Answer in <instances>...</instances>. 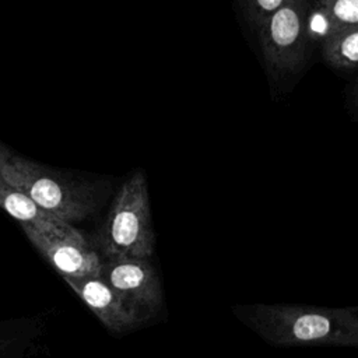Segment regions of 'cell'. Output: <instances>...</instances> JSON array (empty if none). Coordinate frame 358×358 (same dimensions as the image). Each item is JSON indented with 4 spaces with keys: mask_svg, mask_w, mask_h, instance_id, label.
I'll use <instances>...</instances> for the list:
<instances>
[{
    "mask_svg": "<svg viewBox=\"0 0 358 358\" xmlns=\"http://www.w3.org/2000/svg\"><path fill=\"white\" fill-rule=\"evenodd\" d=\"M285 0H238L246 22L257 31Z\"/></svg>",
    "mask_w": 358,
    "mask_h": 358,
    "instance_id": "8fae6325",
    "label": "cell"
},
{
    "mask_svg": "<svg viewBox=\"0 0 358 358\" xmlns=\"http://www.w3.org/2000/svg\"><path fill=\"white\" fill-rule=\"evenodd\" d=\"M319 24L309 41L319 36L323 42L330 35L358 25V0H308V32Z\"/></svg>",
    "mask_w": 358,
    "mask_h": 358,
    "instance_id": "9c48e42d",
    "label": "cell"
},
{
    "mask_svg": "<svg viewBox=\"0 0 358 358\" xmlns=\"http://www.w3.org/2000/svg\"><path fill=\"white\" fill-rule=\"evenodd\" d=\"M324 62L337 70L358 67V25L326 38L322 45Z\"/></svg>",
    "mask_w": 358,
    "mask_h": 358,
    "instance_id": "30bf717a",
    "label": "cell"
},
{
    "mask_svg": "<svg viewBox=\"0 0 358 358\" xmlns=\"http://www.w3.org/2000/svg\"><path fill=\"white\" fill-rule=\"evenodd\" d=\"M29 242L52 264L62 278L101 277L102 256L95 252L83 235L63 236L45 234L31 225H21Z\"/></svg>",
    "mask_w": 358,
    "mask_h": 358,
    "instance_id": "8992f818",
    "label": "cell"
},
{
    "mask_svg": "<svg viewBox=\"0 0 358 358\" xmlns=\"http://www.w3.org/2000/svg\"><path fill=\"white\" fill-rule=\"evenodd\" d=\"M354 105H355V108H357V110H358V85H357L355 92H354Z\"/></svg>",
    "mask_w": 358,
    "mask_h": 358,
    "instance_id": "4fadbf2b",
    "label": "cell"
},
{
    "mask_svg": "<svg viewBox=\"0 0 358 358\" xmlns=\"http://www.w3.org/2000/svg\"><path fill=\"white\" fill-rule=\"evenodd\" d=\"M96 243L102 259L152 257L155 235L143 171H134L117 190Z\"/></svg>",
    "mask_w": 358,
    "mask_h": 358,
    "instance_id": "3957f363",
    "label": "cell"
},
{
    "mask_svg": "<svg viewBox=\"0 0 358 358\" xmlns=\"http://www.w3.org/2000/svg\"><path fill=\"white\" fill-rule=\"evenodd\" d=\"M63 280L112 333L120 334L143 323L120 295L101 277Z\"/></svg>",
    "mask_w": 358,
    "mask_h": 358,
    "instance_id": "52a82bcc",
    "label": "cell"
},
{
    "mask_svg": "<svg viewBox=\"0 0 358 358\" xmlns=\"http://www.w3.org/2000/svg\"><path fill=\"white\" fill-rule=\"evenodd\" d=\"M14 344V337L13 334L8 333H3L0 331V358H4L7 355V352L11 350Z\"/></svg>",
    "mask_w": 358,
    "mask_h": 358,
    "instance_id": "7c38bea8",
    "label": "cell"
},
{
    "mask_svg": "<svg viewBox=\"0 0 358 358\" xmlns=\"http://www.w3.org/2000/svg\"><path fill=\"white\" fill-rule=\"evenodd\" d=\"M0 176L52 217L71 224L95 213L106 194V183L53 169L11 152L0 144Z\"/></svg>",
    "mask_w": 358,
    "mask_h": 358,
    "instance_id": "7a4b0ae2",
    "label": "cell"
},
{
    "mask_svg": "<svg viewBox=\"0 0 358 358\" xmlns=\"http://www.w3.org/2000/svg\"><path fill=\"white\" fill-rule=\"evenodd\" d=\"M235 310L257 336L277 347L358 348V306L256 303Z\"/></svg>",
    "mask_w": 358,
    "mask_h": 358,
    "instance_id": "6da1fadb",
    "label": "cell"
},
{
    "mask_svg": "<svg viewBox=\"0 0 358 358\" xmlns=\"http://www.w3.org/2000/svg\"><path fill=\"white\" fill-rule=\"evenodd\" d=\"M0 208L8 215L21 222V225H31L45 234H55L63 236L81 235L71 224L63 222L39 208L28 196L7 183L0 176Z\"/></svg>",
    "mask_w": 358,
    "mask_h": 358,
    "instance_id": "ba28073f",
    "label": "cell"
},
{
    "mask_svg": "<svg viewBox=\"0 0 358 358\" xmlns=\"http://www.w3.org/2000/svg\"><path fill=\"white\" fill-rule=\"evenodd\" d=\"M101 278L120 295L143 323L159 312L164 291L151 259H103Z\"/></svg>",
    "mask_w": 358,
    "mask_h": 358,
    "instance_id": "5b68a950",
    "label": "cell"
},
{
    "mask_svg": "<svg viewBox=\"0 0 358 358\" xmlns=\"http://www.w3.org/2000/svg\"><path fill=\"white\" fill-rule=\"evenodd\" d=\"M256 34L270 76L282 80L296 74L306 63L310 42L308 0H285Z\"/></svg>",
    "mask_w": 358,
    "mask_h": 358,
    "instance_id": "277c9868",
    "label": "cell"
}]
</instances>
